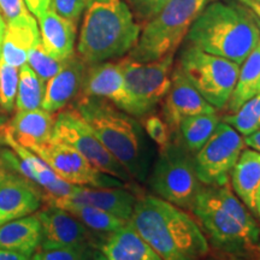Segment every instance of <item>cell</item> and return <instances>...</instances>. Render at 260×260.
<instances>
[{
  "label": "cell",
  "instance_id": "cell-49",
  "mask_svg": "<svg viewBox=\"0 0 260 260\" xmlns=\"http://www.w3.org/2000/svg\"><path fill=\"white\" fill-rule=\"evenodd\" d=\"M256 2H259V3H260V0H256Z\"/></svg>",
  "mask_w": 260,
  "mask_h": 260
},
{
  "label": "cell",
  "instance_id": "cell-4",
  "mask_svg": "<svg viewBox=\"0 0 260 260\" xmlns=\"http://www.w3.org/2000/svg\"><path fill=\"white\" fill-rule=\"evenodd\" d=\"M188 46L241 65L260 41L254 16L239 3L213 2L198 15Z\"/></svg>",
  "mask_w": 260,
  "mask_h": 260
},
{
  "label": "cell",
  "instance_id": "cell-12",
  "mask_svg": "<svg viewBox=\"0 0 260 260\" xmlns=\"http://www.w3.org/2000/svg\"><path fill=\"white\" fill-rule=\"evenodd\" d=\"M58 177L74 186L94 188H124V182L98 170L76 149L64 142L50 140L47 144L32 148Z\"/></svg>",
  "mask_w": 260,
  "mask_h": 260
},
{
  "label": "cell",
  "instance_id": "cell-10",
  "mask_svg": "<svg viewBox=\"0 0 260 260\" xmlns=\"http://www.w3.org/2000/svg\"><path fill=\"white\" fill-rule=\"evenodd\" d=\"M52 140L64 142L76 149L94 168L129 183L133 177L99 141L88 123L74 106L56 113Z\"/></svg>",
  "mask_w": 260,
  "mask_h": 260
},
{
  "label": "cell",
  "instance_id": "cell-33",
  "mask_svg": "<svg viewBox=\"0 0 260 260\" xmlns=\"http://www.w3.org/2000/svg\"><path fill=\"white\" fill-rule=\"evenodd\" d=\"M142 126H144L149 140L155 146H158L159 149L165 148L171 142L172 132L169 128L167 122L159 116L153 115L147 117L144 121V125Z\"/></svg>",
  "mask_w": 260,
  "mask_h": 260
},
{
  "label": "cell",
  "instance_id": "cell-25",
  "mask_svg": "<svg viewBox=\"0 0 260 260\" xmlns=\"http://www.w3.org/2000/svg\"><path fill=\"white\" fill-rule=\"evenodd\" d=\"M260 94V41L252 53L240 65L239 76L230 95L226 109L230 113L237 111L246 102Z\"/></svg>",
  "mask_w": 260,
  "mask_h": 260
},
{
  "label": "cell",
  "instance_id": "cell-35",
  "mask_svg": "<svg viewBox=\"0 0 260 260\" xmlns=\"http://www.w3.org/2000/svg\"><path fill=\"white\" fill-rule=\"evenodd\" d=\"M90 0H51V9L79 24Z\"/></svg>",
  "mask_w": 260,
  "mask_h": 260
},
{
  "label": "cell",
  "instance_id": "cell-8",
  "mask_svg": "<svg viewBox=\"0 0 260 260\" xmlns=\"http://www.w3.org/2000/svg\"><path fill=\"white\" fill-rule=\"evenodd\" d=\"M177 67L214 109L226 106L239 76V64L187 46L182 51Z\"/></svg>",
  "mask_w": 260,
  "mask_h": 260
},
{
  "label": "cell",
  "instance_id": "cell-34",
  "mask_svg": "<svg viewBox=\"0 0 260 260\" xmlns=\"http://www.w3.org/2000/svg\"><path fill=\"white\" fill-rule=\"evenodd\" d=\"M0 14L6 23L25 22L35 18L24 0H0Z\"/></svg>",
  "mask_w": 260,
  "mask_h": 260
},
{
  "label": "cell",
  "instance_id": "cell-28",
  "mask_svg": "<svg viewBox=\"0 0 260 260\" xmlns=\"http://www.w3.org/2000/svg\"><path fill=\"white\" fill-rule=\"evenodd\" d=\"M46 82H44L34 70L25 63L19 68V80L16 95V111H32L41 109Z\"/></svg>",
  "mask_w": 260,
  "mask_h": 260
},
{
  "label": "cell",
  "instance_id": "cell-11",
  "mask_svg": "<svg viewBox=\"0 0 260 260\" xmlns=\"http://www.w3.org/2000/svg\"><path fill=\"white\" fill-rule=\"evenodd\" d=\"M245 140L233 126L220 121L207 142L194 154L195 170L204 186H223L245 149Z\"/></svg>",
  "mask_w": 260,
  "mask_h": 260
},
{
  "label": "cell",
  "instance_id": "cell-48",
  "mask_svg": "<svg viewBox=\"0 0 260 260\" xmlns=\"http://www.w3.org/2000/svg\"><path fill=\"white\" fill-rule=\"evenodd\" d=\"M255 22H256V25H258V29H259V32H260V21H259L258 18H255Z\"/></svg>",
  "mask_w": 260,
  "mask_h": 260
},
{
  "label": "cell",
  "instance_id": "cell-27",
  "mask_svg": "<svg viewBox=\"0 0 260 260\" xmlns=\"http://www.w3.org/2000/svg\"><path fill=\"white\" fill-rule=\"evenodd\" d=\"M220 122L216 113H203L184 118L177 128L178 141L191 154L197 153L211 138Z\"/></svg>",
  "mask_w": 260,
  "mask_h": 260
},
{
  "label": "cell",
  "instance_id": "cell-6",
  "mask_svg": "<svg viewBox=\"0 0 260 260\" xmlns=\"http://www.w3.org/2000/svg\"><path fill=\"white\" fill-rule=\"evenodd\" d=\"M209 0H170L146 22L129 58L140 63L158 60L176 52Z\"/></svg>",
  "mask_w": 260,
  "mask_h": 260
},
{
  "label": "cell",
  "instance_id": "cell-36",
  "mask_svg": "<svg viewBox=\"0 0 260 260\" xmlns=\"http://www.w3.org/2000/svg\"><path fill=\"white\" fill-rule=\"evenodd\" d=\"M170 0H126L135 17L140 18V21L147 22L154 15H157L160 10Z\"/></svg>",
  "mask_w": 260,
  "mask_h": 260
},
{
  "label": "cell",
  "instance_id": "cell-13",
  "mask_svg": "<svg viewBox=\"0 0 260 260\" xmlns=\"http://www.w3.org/2000/svg\"><path fill=\"white\" fill-rule=\"evenodd\" d=\"M37 216L41 224L39 249H57L81 245H93L99 249V239L69 211L46 205L38 211Z\"/></svg>",
  "mask_w": 260,
  "mask_h": 260
},
{
  "label": "cell",
  "instance_id": "cell-7",
  "mask_svg": "<svg viewBox=\"0 0 260 260\" xmlns=\"http://www.w3.org/2000/svg\"><path fill=\"white\" fill-rule=\"evenodd\" d=\"M147 183L152 191L162 200L190 211L204 184L198 178L194 154L180 141L171 142L159 149Z\"/></svg>",
  "mask_w": 260,
  "mask_h": 260
},
{
  "label": "cell",
  "instance_id": "cell-26",
  "mask_svg": "<svg viewBox=\"0 0 260 260\" xmlns=\"http://www.w3.org/2000/svg\"><path fill=\"white\" fill-rule=\"evenodd\" d=\"M58 207H61L74 214L84 226L88 228L90 232L99 239L100 245L110 234L115 233L116 230L121 229L123 225L128 223L124 219L118 218L106 211L89 206V205L63 203L58 205Z\"/></svg>",
  "mask_w": 260,
  "mask_h": 260
},
{
  "label": "cell",
  "instance_id": "cell-21",
  "mask_svg": "<svg viewBox=\"0 0 260 260\" xmlns=\"http://www.w3.org/2000/svg\"><path fill=\"white\" fill-rule=\"evenodd\" d=\"M99 251L109 260H161L130 222L110 234Z\"/></svg>",
  "mask_w": 260,
  "mask_h": 260
},
{
  "label": "cell",
  "instance_id": "cell-2",
  "mask_svg": "<svg viewBox=\"0 0 260 260\" xmlns=\"http://www.w3.org/2000/svg\"><path fill=\"white\" fill-rule=\"evenodd\" d=\"M73 106L130 176L147 182L157 151L138 119L100 98L79 96Z\"/></svg>",
  "mask_w": 260,
  "mask_h": 260
},
{
  "label": "cell",
  "instance_id": "cell-19",
  "mask_svg": "<svg viewBox=\"0 0 260 260\" xmlns=\"http://www.w3.org/2000/svg\"><path fill=\"white\" fill-rule=\"evenodd\" d=\"M37 19L45 50L61 60L73 57L77 38V23L52 9H48Z\"/></svg>",
  "mask_w": 260,
  "mask_h": 260
},
{
  "label": "cell",
  "instance_id": "cell-9",
  "mask_svg": "<svg viewBox=\"0 0 260 260\" xmlns=\"http://www.w3.org/2000/svg\"><path fill=\"white\" fill-rule=\"evenodd\" d=\"M175 53L158 60L140 63L129 57L119 59L132 107L129 115L145 117L162 102L171 83Z\"/></svg>",
  "mask_w": 260,
  "mask_h": 260
},
{
  "label": "cell",
  "instance_id": "cell-14",
  "mask_svg": "<svg viewBox=\"0 0 260 260\" xmlns=\"http://www.w3.org/2000/svg\"><path fill=\"white\" fill-rule=\"evenodd\" d=\"M161 103L162 119L172 134L176 133L184 118L203 113H216V109L201 96L178 67L172 70L170 88Z\"/></svg>",
  "mask_w": 260,
  "mask_h": 260
},
{
  "label": "cell",
  "instance_id": "cell-20",
  "mask_svg": "<svg viewBox=\"0 0 260 260\" xmlns=\"http://www.w3.org/2000/svg\"><path fill=\"white\" fill-rule=\"evenodd\" d=\"M54 121V113L38 109L32 111H16L6 126L19 145L32 149L50 141L53 134Z\"/></svg>",
  "mask_w": 260,
  "mask_h": 260
},
{
  "label": "cell",
  "instance_id": "cell-39",
  "mask_svg": "<svg viewBox=\"0 0 260 260\" xmlns=\"http://www.w3.org/2000/svg\"><path fill=\"white\" fill-rule=\"evenodd\" d=\"M236 3L245 6L247 10L252 12L253 16L255 18H258L260 21V3L256 2V0H235Z\"/></svg>",
  "mask_w": 260,
  "mask_h": 260
},
{
  "label": "cell",
  "instance_id": "cell-44",
  "mask_svg": "<svg viewBox=\"0 0 260 260\" xmlns=\"http://www.w3.org/2000/svg\"><path fill=\"white\" fill-rule=\"evenodd\" d=\"M9 171H10L9 169L5 167V164H4V162H3L2 159H0V181H2L3 178H4L6 175H8Z\"/></svg>",
  "mask_w": 260,
  "mask_h": 260
},
{
  "label": "cell",
  "instance_id": "cell-43",
  "mask_svg": "<svg viewBox=\"0 0 260 260\" xmlns=\"http://www.w3.org/2000/svg\"><path fill=\"white\" fill-rule=\"evenodd\" d=\"M254 212L256 213V216H258V218L260 220V186L258 188V190H256V194H255V199H254Z\"/></svg>",
  "mask_w": 260,
  "mask_h": 260
},
{
  "label": "cell",
  "instance_id": "cell-31",
  "mask_svg": "<svg viewBox=\"0 0 260 260\" xmlns=\"http://www.w3.org/2000/svg\"><path fill=\"white\" fill-rule=\"evenodd\" d=\"M19 80V68L0 59V109L6 113L15 110Z\"/></svg>",
  "mask_w": 260,
  "mask_h": 260
},
{
  "label": "cell",
  "instance_id": "cell-24",
  "mask_svg": "<svg viewBox=\"0 0 260 260\" xmlns=\"http://www.w3.org/2000/svg\"><path fill=\"white\" fill-rule=\"evenodd\" d=\"M232 187L245 206L254 212V199L260 186V153L243 149L232 170Z\"/></svg>",
  "mask_w": 260,
  "mask_h": 260
},
{
  "label": "cell",
  "instance_id": "cell-40",
  "mask_svg": "<svg viewBox=\"0 0 260 260\" xmlns=\"http://www.w3.org/2000/svg\"><path fill=\"white\" fill-rule=\"evenodd\" d=\"M245 145L251 147L254 151L259 152L260 153V129L256 130V132L252 133L248 136H245Z\"/></svg>",
  "mask_w": 260,
  "mask_h": 260
},
{
  "label": "cell",
  "instance_id": "cell-16",
  "mask_svg": "<svg viewBox=\"0 0 260 260\" xmlns=\"http://www.w3.org/2000/svg\"><path fill=\"white\" fill-rule=\"evenodd\" d=\"M42 193L37 184L14 171L0 181V226L38 212Z\"/></svg>",
  "mask_w": 260,
  "mask_h": 260
},
{
  "label": "cell",
  "instance_id": "cell-32",
  "mask_svg": "<svg viewBox=\"0 0 260 260\" xmlns=\"http://www.w3.org/2000/svg\"><path fill=\"white\" fill-rule=\"evenodd\" d=\"M99 249L93 245H81L57 249H39L31 260H93Z\"/></svg>",
  "mask_w": 260,
  "mask_h": 260
},
{
  "label": "cell",
  "instance_id": "cell-30",
  "mask_svg": "<svg viewBox=\"0 0 260 260\" xmlns=\"http://www.w3.org/2000/svg\"><path fill=\"white\" fill-rule=\"evenodd\" d=\"M27 64L44 82H47L63 68L65 60L58 59L48 53L40 41L29 51Z\"/></svg>",
  "mask_w": 260,
  "mask_h": 260
},
{
  "label": "cell",
  "instance_id": "cell-18",
  "mask_svg": "<svg viewBox=\"0 0 260 260\" xmlns=\"http://www.w3.org/2000/svg\"><path fill=\"white\" fill-rule=\"evenodd\" d=\"M136 195L124 188H94L73 186L65 198L56 199L46 205L58 206L63 203L83 204L96 207L129 222L132 218Z\"/></svg>",
  "mask_w": 260,
  "mask_h": 260
},
{
  "label": "cell",
  "instance_id": "cell-47",
  "mask_svg": "<svg viewBox=\"0 0 260 260\" xmlns=\"http://www.w3.org/2000/svg\"><path fill=\"white\" fill-rule=\"evenodd\" d=\"M255 260H260V242H259V245H258V248H256V253H255Z\"/></svg>",
  "mask_w": 260,
  "mask_h": 260
},
{
  "label": "cell",
  "instance_id": "cell-41",
  "mask_svg": "<svg viewBox=\"0 0 260 260\" xmlns=\"http://www.w3.org/2000/svg\"><path fill=\"white\" fill-rule=\"evenodd\" d=\"M201 260H248L247 258H242V256H237L233 254H226V253H217V254L211 255L210 253L205 258Z\"/></svg>",
  "mask_w": 260,
  "mask_h": 260
},
{
  "label": "cell",
  "instance_id": "cell-5",
  "mask_svg": "<svg viewBox=\"0 0 260 260\" xmlns=\"http://www.w3.org/2000/svg\"><path fill=\"white\" fill-rule=\"evenodd\" d=\"M140 31L124 0H92L83 14L76 54L88 67L118 59L135 47Z\"/></svg>",
  "mask_w": 260,
  "mask_h": 260
},
{
  "label": "cell",
  "instance_id": "cell-38",
  "mask_svg": "<svg viewBox=\"0 0 260 260\" xmlns=\"http://www.w3.org/2000/svg\"><path fill=\"white\" fill-rule=\"evenodd\" d=\"M0 260H31V256L9 249H0Z\"/></svg>",
  "mask_w": 260,
  "mask_h": 260
},
{
  "label": "cell",
  "instance_id": "cell-3",
  "mask_svg": "<svg viewBox=\"0 0 260 260\" xmlns=\"http://www.w3.org/2000/svg\"><path fill=\"white\" fill-rule=\"evenodd\" d=\"M190 212L217 252L254 258L260 228L229 183L203 186Z\"/></svg>",
  "mask_w": 260,
  "mask_h": 260
},
{
  "label": "cell",
  "instance_id": "cell-37",
  "mask_svg": "<svg viewBox=\"0 0 260 260\" xmlns=\"http://www.w3.org/2000/svg\"><path fill=\"white\" fill-rule=\"evenodd\" d=\"M24 2L35 18L40 17L48 9H51V0H24Z\"/></svg>",
  "mask_w": 260,
  "mask_h": 260
},
{
  "label": "cell",
  "instance_id": "cell-46",
  "mask_svg": "<svg viewBox=\"0 0 260 260\" xmlns=\"http://www.w3.org/2000/svg\"><path fill=\"white\" fill-rule=\"evenodd\" d=\"M6 123H8V119H6V117L4 115H0V129L4 126Z\"/></svg>",
  "mask_w": 260,
  "mask_h": 260
},
{
  "label": "cell",
  "instance_id": "cell-29",
  "mask_svg": "<svg viewBox=\"0 0 260 260\" xmlns=\"http://www.w3.org/2000/svg\"><path fill=\"white\" fill-rule=\"evenodd\" d=\"M242 136H248L260 129V94L246 102L239 110L223 117Z\"/></svg>",
  "mask_w": 260,
  "mask_h": 260
},
{
  "label": "cell",
  "instance_id": "cell-42",
  "mask_svg": "<svg viewBox=\"0 0 260 260\" xmlns=\"http://www.w3.org/2000/svg\"><path fill=\"white\" fill-rule=\"evenodd\" d=\"M5 29H6V22L3 18L2 14H0V58H2V48H3V41H4L5 37Z\"/></svg>",
  "mask_w": 260,
  "mask_h": 260
},
{
  "label": "cell",
  "instance_id": "cell-22",
  "mask_svg": "<svg viewBox=\"0 0 260 260\" xmlns=\"http://www.w3.org/2000/svg\"><path fill=\"white\" fill-rule=\"evenodd\" d=\"M41 41L38 19L6 23L2 58L12 67L21 68L27 63L29 51Z\"/></svg>",
  "mask_w": 260,
  "mask_h": 260
},
{
  "label": "cell",
  "instance_id": "cell-45",
  "mask_svg": "<svg viewBox=\"0 0 260 260\" xmlns=\"http://www.w3.org/2000/svg\"><path fill=\"white\" fill-rule=\"evenodd\" d=\"M93 260H109V259H107L106 256L104 255L102 252L98 251V252H96V254H95V256H94V259H93Z\"/></svg>",
  "mask_w": 260,
  "mask_h": 260
},
{
  "label": "cell",
  "instance_id": "cell-50",
  "mask_svg": "<svg viewBox=\"0 0 260 260\" xmlns=\"http://www.w3.org/2000/svg\"><path fill=\"white\" fill-rule=\"evenodd\" d=\"M90 2H92V0H90Z\"/></svg>",
  "mask_w": 260,
  "mask_h": 260
},
{
  "label": "cell",
  "instance_id": "cell-1",
  "mask_svg": "<svg viewBox=\"0 0 260 260\" xmlns=\"http://www.w3.org/2000/svg\"><path fill=\"white\" fill-rule=\"evenodd\" d=\"M129 222L161 260H201L210 253L198 220L158 197H136Z\"/></svg>",
  "mask_w": 260,
  "mask_h": 260
},
{
  "label": "cell",
  "instance_id": "cell-23",
  "mask_svg": "<svg viewBox=\"0 0 260 260\" xmlns=\"http://www.w3.org/2000/svg\"><path fill=\"white\" fill-rule=\"evenodd\" d=\"M40 243L41 224L35 213L0 226V249L31 256L40 248Z\"/></svg>",
  "mask_w": 260,
  "mask_h": 260
},
{
  "label": "cell",
  "instance_id": "cell-17",
  "mask_svg": "<svg viewBox=\"0 0 260 260\" xmlns=\"http://www.w3.org/2000/svg\"><path fill=\"white\" fill-rule=\"evenodd\" d=\"M87 68L76 53L68 58L63 68L46 82L41 109L56 115L75 102L82 90Z\"/></svg>",
  "mask_w": 260,
  "mask_h": 260
},
{
  "label": "cell",
  "instance_id": "cell-15",
  "mask_svg": "<svg viewBox=\"0 0 260 260\" xmlns=\"http://www.w3.org/2000/svg\"><path fill=\"white\" fill-rule=\"evenodd\" d=\"M80 96L105 99L129 113L132 100L125 86L121 61L109 60L89 65Z\"/></svg>",
  "mask_w": 260,
  "mask_h": 260
}]
</instances>
